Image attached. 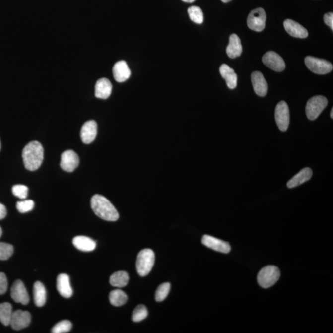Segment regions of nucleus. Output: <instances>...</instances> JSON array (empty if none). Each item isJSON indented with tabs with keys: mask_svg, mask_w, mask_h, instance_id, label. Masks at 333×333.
<instances>
[{
	"mask_svg": "<svg viewBox=\"0 0 333 333\" xmlns=\"http://www.w3.org/2000/svg\"><path fill=\"white\" fill-rule=\"evenodd\" d=\"M22 156L26 169L30 171H35L39 169L42 164L44 157V150L41 143L39 141H31L24 147Z\"/></svg>",
	"mask_w": 333,
	"mask_h": 333,
	"instance_id": "obj_1",
	"label": "nucleus"
},
{
	"mask_svg": "<svg viewBox=\"0 0 333 333\" xmlns=\"http://www.w3.org/2000/svg\"><path fill=\"white\" fill-rule=\"evenodd\" d=\"M91 206L98 217L109 222L119 219L118 210L105 197L100 195H94L91 200Z\"/></svg>",
	"mask_w": 333,
	"mask_h": 333,
	"instance_id": "obj_2",
	"label": "nucleus"
},
{
	"mask_svg": "<svg viewBox=\"0 0 333 333\" xmlns=\"http://www.w3.org/2000/svg\"><path fill=\"white\" fill-rule=\"evenodd\" d=\"M155 261V254L150 249H144L137 256L136 267L139 276H145L151 271Z\"/></svg>",
	"mask_w": 333,
	"mask_h": 333,
	"instance_id": "obj_3",
	"label": "nucleus"
},
{
	"mask_svg": "<svg viewBox=\"0 0 333 333\" xmlns=\"http://www.w3.org/2000/svg\"><path fill=\"white\" fill-rule=\"evenodd\" d=\"M280 277V271L273 266H265L259 271L258 281L262 288H268L273 286Z\"/></svg>",
	"mask_w": 333,
	"mask_h": 333,
	"instance_id": "obj_4",
	"label": "nucleus"
},
{
	"mask_svg": "<svg viewBox=\"0 0 333 333\" xmlns=\"http://www.w3.org/2000/svg\"><path fill=\"white\" fill-rule=\"evenodd\" d=\"M327 105V99L324 96H315L310 99L306 107L307 118L311 121L315 120Z\"/></svg>",
	"mask_w": 333,
	"mask_h": 333,
	"instance_id": "obj_5",
	"label": "nucleus"
},
{
	"mask_svg": "<svg viewBox=\"0 0 333 333\" xmlns=\"http://www.w3.org/2000/svg\"><path fill=\"white\" fill-rule=\"evenodd\" d=\"M305 64L310 70L316 74L324 75L332 71L333 68L331 63L319 58L307 57L305 58Z\"/></svg>",
	"mask_w": 333,
	"mask_h": 333,
	"instance_id": "obj_6",
	"label": "nucleus"
},
{
	"mask_svg": "<svg viewBox=\"0 0 333 333\" xmlns=\"http://www.w3.org/2000/svg\"><path fill=\"white\" fill-rule=\"evenodd\" d=\"M266 16L262 7L253 10L249 14L247 24L250 29L256 32H262L265 29Z\"/></svg>",
	"mask_w": 333,
	"mask_h": 333,
	"instance_id": "obj_7",
	"label": "nucleus"
},
{
	"mask_svg": "<svg viewBox=\"0 0 333 333\" xmlns=\"http://www.w3.org/2000/svg\"><path fill=\"white\" fill-rule=\"evenodd\" d=\"M274 117L279 129L282 132L286 131L289 127L290 116L289 107L285 101H280L277 104Z\"/></svg>",
	"mask_w": 333,
	"mask_h": 333,
	"instance_id": "obj_8",
	"label": "nucleus"
},
{
	"mask_svg": "<svg viewBox=\"0 0 333 333\" xmlns=\"http://www.w3.org/2000/svg\"><path fill=\"white\" fill-rule=\"evenodd\" d=\"M31 322V315L27 311L17 310L12 313L10 325L12 329L20 330L27 327Z\"/></svg>",
	"mask_w": 333,
	"mask_h": 333,
	"instance_id": "obj_9",
	"label": "nucleus"
},
{
	"mask_svg": "<svg viewBox=\"0 0 333 333\" xmlns=\"http://www.w3.org/2000/svg\"><path fill=\"white\" fill-rule=\"evenodd\" d=\"M79 157L73 150H67L62 154L60 166L65 171L72 172L79 164Z\"/></svg>",
	"mask_w": 333,
	"mask_h": 333,
	"instance_id": "obj_10",
	"label": "nucleus"
},
{
	"mask_svg": "<svg viewBox=\"0 0 333 333\" xmlns=\"http://www.w3.org/2000/svg\"><path fill=\"white\" fill-rule=\"evenodd\" d=\"M263 62L264 65L275 72H282L286 67L283 58L274 52H266L264 55Z\"/></svg>",
	"mask_w": 333,
	"mask_h": 333,
	"instance_id": "obj_11",
	"label": "nucleus"
},
{
	"mask_svg": "<svg viewBox=\"0 0 333 333\" xmlns=\"http://www.w3.org/2000/svg\"><path fill=\"white\" fill-rule=\"evenodd\" d=\"M202 243L208 248L220 253L227 254L231 251L229 243L210 235L203 236Z\"/></svg>",
	"mask_w": 333,
	"mask_h": 333,
	"instance_id": "obj_12",
	"label": "nucleus"
},
{
	"mask_svg": "<svg viewBox=\"0 0 333 333\" xmlns=\"http://www.w3.org/2000/svg\"><path fill=\"white\" fill-rule=\"evenodd\" d=\"M11 296L15 302L23 305H27L30 301L29 294L24 284L21 280L14 282L11 289Z\"/></svg>",
	"mask_w": 333,
	"mask_h": 333,
	"instance_id": "obj_13",
	"label": "nucleus"
},
{
	"mask_svg": "<svg viewBox=\"0 0 333 333\" xmlns=\"http://www.w3.org/2000/svg\"><path fill=\"white\" fill-rule=\"evenodd\" d=\"M251 82L254 91L259 96L264 97L268 92V84L263 73L256 71L251 74Z\"/></svg>",
	"mask_w": 333,
	"mask_h": 333,
	"instance_id": "obj_14",
	"label": "nucleus"
},
{
	"mask_svg": "<svg viewBox=\"0 0 333 333\" xmlns=\"http://www.w3.org/2000/svg\"><path fill=\"white\" fill-rule=\"evenodd\" d=\"M284 29L291 36L299 39H306L308 37V31L306 28L291 19H286L283 23Z\"/></svg>",
	"mask_w": 333,
	"mask_h": 333,
	"instance_id": "obj_15",
	"label": "nucleus"
},
{
	"mask_svg": "<svg viewBox=\"0 0 333 333\" xmlns=\"http://www.w3.org/2000/svg\"><path fill=\"white\" fill-rule=\"evenodd\" d=\"M97 135V124L95 121L86 122L81 129L80 136L85 144H90L95 140Z\"/></svg>",
	"mask_w": 333,
	"mask_h": 333,
	"instance_id": "obj_16",
	"label": "nucleus"
},
{
	"mask_svg": "<svg viewBox=\"0 0 333 333\" xmlns=\"http://www.w3.org/2000/svg\"><path fill=\"white\" fill-rule=\"evenodd\" d=\"M114 79L118 82H124L131 75V70L125 61H120L114 65L113 68Z\"/></svg>",
	"mask_w": 333,
	"mask_h": 333,
	"instance_id": "obj_17",
	"label": "nucleus"
},
{
	"mask_svg": "<svg viewBox=\"0 0 333 333\" xmlns=\"http://www.w3.org/2000/svg\"><path fill=\"white\" fill-rule=\"evenodd\" d=\"M57 287L61 296L69 298L72 296L73 291L70 283L69 276L67 274H59L57 278Z\"/></svg>",
	"mask_w": 333,
	"mask_h": 333,
	"instance_id": "obj_18",
	"label": "nucleus"
},
{
	"mask_svg": "<svg viewBox=\"0 0 333 333\" xmlns=\"http://www.w3.org/2000/svg\"><path fill=\"white\" fill-rule=\"evenodd\" d=\"M113 90V85L106 78H102L96 82L95 85V96L96 98L106 100L110 96Z\"/></svg>",
	"mask_w": 333,
	"mask_h": 333,
	"instance_id": "obj_19",
	"label": "nucleus"
},
{
	"mask_svg": "<svg viewBox=\"0 0 333 333\" xmlns=\"http://www.w3.org/2000/svg\"><path fill=\"white\" fill-rule=\"evenodd\" d=\"M312 174L313 172L311 169L309 167L304 168L298 174L294 175L291 180H289L288 184H287V187L289 188L298 187L311 179Z\"/></svg>",
	"mask_w": 333,
	"mask_h": 333,
	"instance_id": "obj_20",
	"label": "nucleus"
},
{
	"mask_svg": "<svg viewBox=\"0 0 333 333\" xmlns=\"http://www.w3.org/2000/svg\"><path fill=\"white\" fill-rule=\"evenodd\" d=\"M73 245L78 250L91 252L95 250L96 243L92 239L87 236H78L73 239Z\"/></svg>",
	"mask_w": 333,
	"mask_h": 333,
	"instance_id": "obj_21",
	"label": "nucleus"
},
{
	"mask_svg": "<svg viewBox=\"0 0 333 333\" xmlns=\"http://www.w3.org/2000/svg\"><path fill=\"white\" fill-rule=\"evenodd\" d=\"M220 73L222 77L225 80L228 88L235 89L236 87L238 77L235 70L232 68H231L229 66L223 64L220 66Z\"/></svg>",
	"mask_w": 333,
	"mask_h": 333,
	"instance_id": "obj_22",
	"label": "nucleus"
},
{
	"mask_svg": "<svg viewBox=\"0 0 333 333\" xmlns=\"http://www.w3.org/2000/svg\"><path fill=\"white\" fill-rule=\"evenodd\" d=\"M242 52L243 47L240 38L236 34L231 35L229 44L227 48V53L228 57L234 59V58L240 57Z\"/></svg>",
	"mask_w": 333,
	"mask_h": 333,
	"instance_id": "obj_23",
	"label": "nucleus"
},
{
	"mask_svg": "<svg viewBox=\"0 0 333 333\" xmlns=\"http://www.w3.org/2000/svg\"><path fill=\"white\" fill-rule=\"evenodd\" d=\"M34 297L35 305L37 307H43L47 301V291L43 283L35 282L34 285Z\"/></svg>",
	"mask_w": 333,
	"mask_h": 333,
	"instance_id": "obj_24",
	"label": "nucleus"
},
{
	"mask_svg": "<svg viewBox=\"0 0 333 333\" xmlns=\"http://www.w3.org/2000/svg\"><path fill=\"white\" fill-rule=\"evenodd\" d=\"M129 274L125 271H119L112 274L109 282L112 286L117 288H124L129 283Z\"/></svg>",
	"mask_w": 333,
	"mask_h": 333,
	"instance_id": "obj_25",
	"label": "nucleus"
},
{
	"mask_svg": "<svg viewBox=\"0 0 333 333\" xmlns=\"http://www.w3.org/2000/svg\"><path fill=\"white\" fill-rule=\"evenodd\" d=\"M109 297L111 304L116 307L123 306L128 300V297L126 292L121 289H115V290L112 291L109 294Z\"/></svg>",
	"mask_w": 333,
	"mask_h": 333,
	"instance_id": "obj_26",
	"label": "nucleus"
},
{
	"mask_svg": "<svg viewBox=\"0 0 333 333\" xmlns=\"http://www.w3.org/2000/svg\"><path fill=\"white\" fill-rule=\"evenodd\" d=\"M11 304L8 302L0 304V322L4 326H9L12 315Z\"/></svg>",
	"mask_w": 333,
	"mask_h": 333,
	"instance_id": "obj_27",
	"label": "nucleus"
},
{
	"mask_svg": "<svg viewBox=\"0 0 333 333\" xmlns=\"http://www.w3.org/2000/svg\"><path fill=\"white\" fill-rule=\"evenodd\" d=\"M188 13L191 20L198 24H201L204 21V15L200 7L191 6L188 9Z\"/></svg>",
	"mask_w": 333,
	"mask_h": 333,
	"instance_id": "obj_28",
	"label": "nucleus"
},
{
	"mask_svg": "<svg viewBox=\"0 0 333 333\" xmlns=\"http://www.w3.org/2000/svg\"><path fill=\"white\" fill-rule=\"evenodd\" d=\"M148 315L147 309L144 305H139L132 313V319L134 322H139L146 319Z\"/></svg>",
	"mask_w": 333,
	"mask_h": 333,
	"instance_id": "obj_29",
	"label": "nucleus"
},
{
	"mask_svg": "<svg viewBox=\"0 0 333 333\" xmlns=\"http://www.w3.org/2000/svg\"><path fill=\"white\" fill-rule=\"evenodd\" d=\"M170 284L164 283L161 284L157 289L155 294V299L157 302L163 301L168 296L170 290Z\"/></svg>",
	"mask_w": 333,
	"mask_h": 333,
	"instance_id": "obj_30",
	"label": "nucleus"
},
{
	"mask_svg": "<svg viewBox=\"0 0 333 333\" xmlns=\"http://www.w3.org/2000/svg\"><path fill=\"white\" fill-rule=\"evenodd\" d=\"M13 246L10 244L0 243V261H6L13 254Z\"/></svg>",
	"mask_w": 333,
	"mask_h": 333,
	"instance_id": "obj_31",
	"label": "nucleus"
},
{
	"mask_svg": "<svg viewBox=\"0 0 333 333\" xmlns=\"http://www.w3.org/2000/svg\"><path fill=\"white\" fill-rule=\"evenodd\" d=\"M72 325L69 320H62L58 322L53 327L52 330L53 333H67L72 329Z\"/></svg>",
	"mask_w": 333,
	"mask_h": 333,
	"instance_id": "obj_32",
	"label": "nucleus"
},
{
	"mask_svg": "<svg viewBox=\"0 0 333 333\" xmlns=\"http://www.w3.org/2000/svg\"><path fill=\"white\" fill-rule=\"evenodd\" d=\"M28 190L27 187L24 185H14L12 188V192L15 197L21 200H25L27 197Z\"/></svg>",
	"mask_w": 333,
	"mask_h": 333,
	"instance_id": "obj_33",
	"label": "nucleus"
},
{
	"mask_svg": "<svg viewBox=\"0 0 333 333\" xmlns=\"http://www.w3.org/2000/svg\"><path fill=\"white\" fill-rule=\"evenodd\" d=\"M34 205V202L32 200H24L17 202L16 208L19 212L26 213L31 211Z\"/></svg>",
	"mask_w": 333,
	"mask_h": 333,
	"instance_id": "obj_34",
	"label": "nucleus"
},
{
	"mask_svg": "<svg viewBox=\"0 0 333 333\" xmlns=\"http://www.w3.org/2000/svg\"><path fill=\"white\" fill-rule=\"evenodd\" d=\"M7 279L6 274L4 273H0V295H2L6 292L7 289Z\"/></svg>",
	"mask_w": 333,
	"mask_h": 333,
	"instance_id": "obj_35",
	"label": "nucleus"
},
{
	"mask_svg": "<svg viewBox=\"0 0 333 333\" xmlns=\"http://www.w3.org/2000/svg\"><path fill=\"white\" fill-rule=\"evenodd\" d=\"M324 22L325 24L331 28L333 30V12H329V13L324 15Z\"/></svg>",
	"mask_w": 333,
	"mask_h": 333,
	"instance_id": "obj_36",
	"label": "nucleus"
},
{
	"mask_svg": "<svg viewBox=\"0 0 333 333\" xmlns=\"http://www.w3.org/2000/svg\"><path fill=\"white\" fill-rule=\"evenodd\" d=\"M7 215V210L6 207L3 204L0 203V220L3 219Z\"/></svg>",
	"mask_w": 333,
	"mask_h": 333,
	"instance_id": "obj_37",
	"label": "nucleus"
},
{
	"mask_svg": "<svg viewBox=\"0 0 333 333\" xmlns=\"http://www.w3.org/2000/svg\"><path fill=\"white\" fill-rule=\"evenodd\" d=\"M182 1L185 2H189V3H191V2H194L195 0H182Z\"/></svg>",
	"mask_w": 333,
	"mask_h": 333,
	"instance_id": "obj_38",
	"label": "nucleus"
},
{
	"mask_svg": "<svg viewBox=\"0 0 333 333\" xmlns=\"http://www.w3.org/2000/svg\"><path fill=\"white\" fill-rule=\"evenodd\" d=\"M330 116H331L332 119H333V108L332 109L331 113H330Z\"/></svg>",
	"mask_w": 333,
	"mask_h": 333,
	"instance_id": "obj_39",
	"label": "nucleus"
},
{
	"mask_svg": "<svg viewBox=\"0 0 333 333\" xmlns=\"http://www.w3.org/2000/svg\"><path fill=\"white\" fill-rule=\"evenodd\" d=\"M221 1H222L223 2H225V3H226V2H228L231 1V0H221Z\"/></svg>",
	"mask_w": 333,
	"mask_h": 333,
	"instance_id": "obj_40",
	"label": "nucleus"
},
{
	"mask_svg": "<svg viewBox=\"0 0 333 333\" xmlns=\"http://www.w3.org/2000/svg\"><path fill=\"white\" fill-rule=\"evenodd\" d=\"M2 229H1V227H0V237H1V236L2 235Z\"/></svg>",
	"mask_w": 333,
	"mask_h": 333,
	"instance_id": "obj_41",
	"label": "nucleus"
},
{
	"mask_svg": "<svg viewBox=\"0 0 333 333\" xmlns=\"http://www.w3.org/2000/svg\"><path fill=\"white\" fill-rule=\"evenodd\" d=\"M1 141H0V150H1Z\"/></svg>",
	"mask_w": 333,
	"mask_h": 333,
	"instance_id": "obj_42",
	"label": "nucleus"
}]
</instances>
